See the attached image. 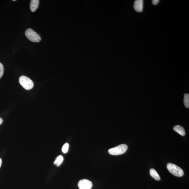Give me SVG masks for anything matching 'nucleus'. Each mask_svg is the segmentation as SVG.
I'll return each instance as SVG.
<instances>
[{"label": "nucleus", "instance_id": "obj_1", "mask_svg": "<svg viewBox=\"0 0 189 189\" xmlns=\"http://www.w3.org/2000/svg\"><path fill=\"white\" fill-rule=\"evenodd\" d=\"M167 167L169 172L178 177H181L184 175V172L181 168L173 163H169Z\"/></svg>", "mask_w": 189, "mask_h": 189}, {"label": "nucleus", "instance_id": "obj_2", "mask_svg": "<svg viewBox=\"0 0 189 189\" xmlns=\"http://www.w3.org/2000/svg\"><path fill=\"white\" fill-rule=\"evenodd\" d=\"M127 148L128 146L126 144H121L116 147L110 148L108 150V152L112 155H119L125 153Z\"/></svg>", "mask_w": 189, "mask_h": 189}, {"label": "nucleus", "instance_id": "obj_3", "mask_svg": "<svg viewBox=\"0 0 189 189\" xmlns=\"http://www.w3.org/2000/svg\"><path fill=\"white\" fill-rule=\"evenodd\" d=\"M19 82L23 88L27 90H31L34 86L32 81L26 76H21L19 78Z\"/></svg>", "mask_w": 189, "mask_h": 189}, {"label": "nucleus", "instance_id": "obj_4", "mask_svg": "<svg viewBox=\"0 0 189 189\" xmlns=\"http://www.w3.org/2000/svg\"><path fill=\"white\" fill-rule=\"evenodd\" d=\"M25 35L31 41L39 42L41 41V38L38 34L31 29H26L25 32Z\"/></svg>", "mask_w": 189, "mask_h": 189}, {"label": "nucleus", "instance_id": "obj_5", "mask_svg": "<svg viewBox=\"0 0 189 189\" xmlns=\"http://www.w3.org/2000/svg\"><path fill=\"white\" fill-rule=\"evenodd\" d=\"M78 186L80 189H91L92 188L93 184L90 180L84 179L78 182Z\"/></svg>", "mask_w": 189, "mask_h": 189}, {"label": "nucleus", "instance_id": "obj_6", "mask_svg": "<svg viewBox=\"0 0 189 189\" xmlns=\"http://www.w3.org/2000/svg\"><path fill=\"white\" fill-rule=\"evenodd\" d=\"M134 8L136 11L141 12L143 9V1L142 0H137L134 2L133 5Z\"/></svg>", "mask_w": 189, "mask_h": 189}, {"label": "nucleus", "instance_id": "obj_7", "mask_svg": "<svg viewBox=\"0 0 189 189\" xmlns=\"http://www.w3.org/2000/svg\"><path fill=\"white\" fill-rule=\"evenodd\" d=\"M39 0H32L31 1L30 8L32 12H34L36 11L39 6Z\"/></svg>", "mask_w": 189, "mask_h": 189}, {"label": "nucleus", "instance_id": "obj_8", "mask_svg": "<svg viewBox=\"0 0 189 189\" xmlns=\"http://www.w3.org/2000/svg\"><path fill=\"white\" fill-rule=\"evenodd\" d=\"M173 130L182 136L185 135V132L183 127L180 126L179 125H177L174 127Z\"/></svg>", "mask_w": 189, "mask_h": 189}, {"label": "nucleus", "instance_id": "obj_9", "mask_svg": "<svg viewBox=\"0 0 189 189\" xmlns=\"http://www.w3.org/2000/svg\"><path fill=\"white\" fill-rule=\"evenodd\" d=\"M150 174L151 176L154 179L157 181H159L160 180V176L156 170L154 169H150Z\"/></svg>", "mask_w": 189, "mask_h": 189}, {"label": "nucleus", "instance_id": "obj_10", "mask_svg": "<svg viewBox=\"0 0 189 189\" xmlns=\"http://www.w3.org/2000/svg\"><path fill=\"white\" fill-rule=\"evenodd\" d=\"M63 160V157L62 156H59L57 157L56 160L54 161V164L56 165L57 166L59 167L62 163Z\"/></svg>", "mask_w": 189, "mask_h": 189}, {"label": "nucleus", "instance_id": "obj_11", "mask_svg": "<svg viewBox=\"0 0 189 189\" xmlns=\"http://www.w3.org/2000/svg\"><path fill=\"white\" fill-rule=\"evenodd\" d=\"M184 106L187 108L189 107V95L188 94H184Z\"/></svg>", "mask_w": 189, "mask_h": 189}, {"label": "nucleus", "instance_id": "obj_12", "mask_svg": "<svg viewBox=\"0 0 189 189\" xmlns=\"http://www.w3.org/2000/svg\"><path fill=\"white\" fill-rule=\"evenodd\" d=\"M69 144L68 143H65L64 145H63L62 148V152L65 154L67 153L68 151V150H69Z\"/></svg>", "mask_w": 189, "mask_h": 189}, {"label": "nucleus", "instance_id": "obj_13", "mask_svg": "<svg viewBox=\"0 0 189 189\" xmlns=\"http://www.w3.org/2000/svg\"><path fill=\"white\" fill-rule=\"evenodd\" d=\"M4 66L0 62V79L3 76L4 73Z\"/></svg>", "mask_w": 189, "mask_h": 189}, {"label": "nucleus", "instance_id": "obj_14", "mask_svg": "<svg viewBox=\"0 0 189 189\" xmlns=\"http://www.w3.org/2000/svg\"><path fill=\"white\" fill-rule=\"evenodd\" d=\"M159 0H153L152 1V3L154 5H156L159 3Z\"/></svg>", "mask_w": 189, "mask_h": 189}, {"label": "nucleus", "instance_id": "obj_15", "mask_svg": "<svg viewBox=\"0 0 189 189\" xmlns=\"http://www.w3.org/2000/svg\"><path fill=\"white\" fill-rule=\"evenodd\" d=\"M3 122V120L2 119V118L0 117V125L2 124V123Z\"/></svg>", "mask_w": 189, "mask_h": 189}, {"label": "nucleus", "instance_id": "obj_16", "mask_svg": "<svg viewBox=\"0 0 189 189\" xmlns=\"http://www.w3.org/2000/svg\"><path fill=\"white\" fill-rule=\"evenodd\" d=\"M2 159L1 158H0V168H1V167L2 165Z\"/></svg>", "mask_w": 189, "mask_h": 189}, {"label": "nucleus", "instance_id": "obj_17", "mask_svg": "<svg viewBox=\"0 0 189 189\" xmlns=\"http://www.w3.org/2000/svg\"><path fill=\"white\" fill-rule=\"evenodd\" d=\"M13 1H16V0H13Z\"/></svg>", "mask_w": 189, "mask_h": 189}]
</instances>
